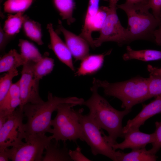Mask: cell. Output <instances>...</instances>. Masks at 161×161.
<instances>
[{"label": "cell", "mask_w": 161, "mask_h": 161, "mask_svg": "<svg viewBox=\"0 0 161 161\" xmlns=\"http://www.w3.org/2000/svg\"><path fill=\"white\" fill-rule=\"evenodd\" d=\"M20 91L18 80L13 83L6 96L0 103V109L9 113H13L20 103Z\"/></svg>", "instance_id": "cell-21"}, {"label": "cell", "mask_w": 161, "mask_h": 161, "mask_svg": "<svg viewBox=\"0 0 161 161\" xmlns=\"http://www.w3.org/2000/svg\"><path fill=\"white\" fill-rule=\"evenodd\" d=\"M34 63L28 61L23 66L21 76L18 80L21 101L19 107L21 109L27 103L36 104L44 102L39 94L40 80L35 77L33 72Z\"/></svg>", "instance_id": "cell-10"}, {"label": "cell", "mask_w": 161, "mask_h": 161, "mask_svg": "<svg viewBox=\"0 0 161 161\" xmlns=\"http://www.w3.org/2000/svg\"><path fill=\"white\" fill-rule=\"evenodd\" d=\"M153 36L156 43L158 45H161V25L159 26L158 29L154 30Z\"/></svg>", "instance_id": "cell-35"}, {"label": "cell", "mask_w": 161, "mask_h": 161, "mask_svg": "<svg viewBox=\"0 0 161 161\" xmlns=\"http://www.w3.org/2000/svg\"><path fill=\"white\" fill-rule=\"evenodd\" d=\"M47 54L42 56L41 58L34 63L33 69L35 77L40 80L52 71L54 66V60L48 57Z\"/></svg>", "instance_id": "cell-26"}, {"label": "cell", "mask_w": 161, "mask_h": 161, "mask_svg": "<svg viewBox=\"0 0 161 161\" xmlns=\"http://www.w3.org/2000/svg\"><path fill=\"white\" fill-rule=\"evenodd\" d=\"M84 101L83 98L75 97H58L49 92L47 101L36 104H26L22 108L24 116L27 118V122L24 124L26 138L31 135L50 133L52 129L51 125L52 114L56 111L60 104L69 103L81 105Z\"/></svg>", "instance_id": "cell-2"}, {"label": "cell", "mask_w": 161, "mask_h": 161, "mask_svg": "<svg viewBox=\"0 0 161 161\" xmlns=\"http://www.w3.org/2000/svg\"><path fill=\"white\" fill-rule=\"evenodd\" d=\"M147 79L148 99L161 95V75H150Z\"/></svg>", "instance_id": "cell-29"}, {"label": "cell", "mask_w": 161, "mask_h": 161, "mask_svg": "<svg viewBox=\"0 0 161 161\" xmlns=\"http://www.w3.org/2000/svg\"><path fill=\"white\" fill-rule=\"evenodd\" d=\"M99 0H89L84 25L80 36L84 39L93 49L95 48L91 34L95 17L98 11Z\"/></svg>", "instance_id": "cell-16"}, {"label": "cell", "mask_w": 161, "mask_h": 161, "mask_svg": "<svg viewBox=\"0 0 161 161\" xmlns=\"http://www.w3.org/2000/svg\"><path fill=\"white\" fill-rule=\"evenodd\" d=\"M9 158L5 149L0 150V161H7Z\"/></svg>", "instance_id": "cell-37"}, {"label": "cell", "mask_w": 161, "mask_h": 161, "mask_svg": "<svg viewBox=\"0 0 161 161\" xmlns=\"http://www.w3.org/2000/svg\"><path fill=\"white\" fill-rule=\"evenodd\" d=\"M123 58L125 61L132 59L145 62L157 60L161 59V51L151 49L134 50L127 46Z\"/></svg>", "instance_id": "cell-20"}, {"label": "cell", "mask_w": 161, "mask_h": 161, "mask_svg": "<svg viewBox=\"0 0 161 161\" xmlns=\"http://www.w3.org/2000/svg\"><path fill=\"white\" fill-rule=\"evenodd\" d=\"M54 4L62 19L66 20L69 25L75 21L72 16L75 6L74 0H53Z\"/></svg>", "instance_id": "cell-25"}, {"label": "cell", "mask_w": 161, "mask_h": 161, "mask_svg": "<svg viewBox=\"0 0 161 161\" xmlns=\"http://www.w3.org/2000/svg\"><path fill=\"white\" fill-rule=\"evenodd\" d=\"M69 154L72 161H91L82 153L81 149L79 146L78 147L74 150H69Z\"/></svg>", "instance_id": "cell-33"}, {"label": "cell", "mask_w": 161, "mask_h": 161, "mask_svg": "<svg viewBox=\"0 0 161 161\" xmlns=\"http://www.w3.org/2000/svg\"><path fill=\"white\" fill-rule=\"evenodd\" d=\"M10 36L4 31L3 28L0 27V49L1 52H3L6 47L11 39Z\"/></svg>", "instance_id": "cell-34"}, {"label": "cell", "mask_w": 161, "mask_h": 161, "mask_svg": "<svg viewBox=\"0 0 161 161\" xmlns=\"http://www.w3.org/2000/svg\"><path fill=\"white\" fill-rule=\"evenodd\" d=\"M125 2L132 4L138 3L148 4V0H126Z\"/></svg>", "instance_id": "cell-39"}, {"label": "cell", "mask_w": 161, "mask_h": 161, "mask_svg": "<svg viewBox=\"0 0 161 161\" xmlns=\"http://www.w3.org/2000/svg\"><path fill=\"white\" fill-rule=\"evenodd\" d=\"M93 82L102 88L106 96L116 97L122 102L121 108L131 110L134 105L148 100L147 78L137 76L128 80L114 83L94 78Z\"/></svg>", "instance_id": "cell-3"}, {"label": "cell", "mask_w": 161, "mask_h": 161, "mask_svg": "<svg viewBox=\"0 0 161 161\" xmlns=\"http://www.w3.org/2000/svg\"><path fill=\"white\" fill-rule=\"evenodd\" d=\"M156 129L154 132V140L151 144L152 148L149 150L152 154H156L161 148V121L155 123Z\"/></svg>", "instance_id": "cell-31"}, {"label": "cell", "mask_w": 161, "mask_h": 161, "mask_svg": "<svg viewBox=\"0 0 161 161\" xmlns=\"http://www.w3.org/2000/svg\"><path fill=\"white\" fill-rule=\"evenodd\" d=\"M53 139L52 135L29 136L24 139L25 143L5 150L9 159L13 161H41L44 151Z\"/></svg>", "instance_id": "cell-6"}, {"label": "cell", "mask_w": 161, "mask_h": 161, "mask_svg": "<svg viewBox=\"0 0 161 161\" xmlns=\"http://www.w3.org/2000/svg\"><path fill=\"white\" fill-rule=\"evenodd\" d=\"M160 19H161V12L160 13Z\"/></svg>", "instance_id": "cell-40"}, {"label": "cell", "mask_w": 161, "mask_h": 161, "mask_svg": "<svg viewBox=\"0 0 161 161\" xmlns=\"http://www.w3.org/2000/svg\"><path fill=\"white\" fill-rule=\"evenodd\" d=\"M118 1L109 0L108 14L100 31V35L94 40L95 48L100 46L105 42H114L120 46L130 42L128 30L122 25L117 14Z\"/></svg>", "instance_id": "cell-7"}, {"label": "cell", "mask_w": 161, "mask_h": 161, "mask_svg": "<svg viewBox=\"0 0 161 161\" xmlns=\"http://www.w3.org/2000/svg\"><path fill=\"white\" fill-rule=\"evenodd\" d=\"M26 16L22 13L14 15L9 14L3 28L4 31L11 36L18 33Z\"/></svg>", "instance_id": "cell-23"}, {"label": "cell", "mask_w": 161, "mask_h": 161, "mask_svg": "<svg viewBox=\"0 0 161 161\" xmlns=\"http://www.w3.org/2000/svg\"><path fill=\"white\" fill-rule=\"evenodd\" d=\"M111 52V50L102 54L88 55L81 60L75 75L84 76L96 73L102 67L105 56Z\"/></svg>", "instance_id": "cell-15"}, {"label": "cell", "mask_w": 161, "mask_h": 161, "mask_svg": "<svg viewBox=\"0 0 161 161\" xmlns=\"http://www.w3.org/2000/svg\"><path fill=\"white\" fill-rule=\"evenodd\" d=\"M53 139L46 147L42 161H72L66 141L63 142V145L61 147L59 142Z\"/></svg>", "instance_id": "cell-17"}, {"label": "cell", "mask_w": 161, "mask_h": 161, "mask_svg": "<svg viewBox=\"0 0 161 161\" xmlns=\"http://www.w3.org/2000/svg\"><path fill=\"white\" fill-rule=\"evenodd\" d=\"M18 75L17 69L7 72L0 78V103L4 100L12 84V80Z\"/></svg>", "instance_id": "cell-28"}, {"label": "cell", "mask_w": 161, "mask_h": 161, "mask_svg": "<svg viewBox=\"0 0 161 161\" xmlns=\"http://www.w3.org/2000/svg\"><path fill=\"white\" fill-rule=\"evenodd\" d=\"M117 7L126 13L128 19V31L130 42L136 40L150 39L161 20L157 19L149 11L148 4H129L125 2Z\"/></svg>", "instance_id": "cell-4"}, {"label": "cell", "mask_w": 161, "mask_h": 161, "mask_svg": "<svg viewBox=\"0 0 161 161\" xmlns=\"http://www.w3.org/2000/svg\"><path fill=\"white\" fill-rule=\"evenodd\" d=\"M47 28L50 36L49 48L54 52L58 58L71 70L75 71V69L72 60V55L67 46L54 31L52 24L49 23Z\"/></svg>", "instance_id": "cell-14"}, {"label": "cell", "mask_w": 161, "mask_h": 161, "mask_svg": "<svg viewBox=\"0 0 161 161\" xmlns=\"http://www.w3.org/2000/svg\"><path fill=\"white\" fill-rule=\"evenodd\" d=\"M76 105L69 103L60 104L57 109V114L52 120V126L50 133L57 141L67 140L76 142L78 139L84 141L83 131L80 120L84 109L74 110Z\"/></svg>", "instance_id": "cell-5"}, {"label": "cell", "mask_w": 161, "mask_h": 161, "mask_svg": "<svg viewBox=\"0 0 161 161\" xmlns=\"http://www.w3.org/2000/svg\"><path fill=\"white\" fill-rule=\"evenodd\" d=\"M32 1L33 0H7L4 4V10L10 14L24 13Z\"/></svg>", "instance_id": "cell-27"}, {"label": "cell", "mask_w": 161, "mask_h": 161, "mask_svg": "<svg viewBox=\"0 0 161 161\" xmlns=\"http://www.w3.org/2000/svg\"><path fill=\"white\" fill-rule=\"evenodd\" d=\"M160 113H161V95L155 97L148 104L143 105L140 112L134 118L129 120L126 126L123 127V134L132 129H139L147 120Z\"/></svg>", "instance_id": "cell-13"}, {"label": "cell", "mask_w": 161, "mask_h": 161, "mask_svg": "<svg viewBox=\"0 0 161 161\" xmlns=\"http://www.w3.org/2000/svg\"><path fill=\"white\" fill-rule=\"evenodd\" d=\"M147 69L150 75H161V67L158 68L148 65Z\"/></svg>", "instance_id": "cell-36"}, {"label": "cell", "mask_w": 161, "mask_h": 161, "mask_svg": "<svg viewBox=\"0 0 161 161\" xmlns=\"http://www.w3.org/2000/svg\"><path fill=\"white\" fill-rule=\"evenodd\" d=\"M9 116L3 113H0V129L1 128L3 125L7 120Z\"/></svg>", "instance_id": "cell-38"}, {"label": "cell", "mask_w": 161, "mask_h": 161, "mask_svg": "<svg viewBox=\"0 0 161 161\" xmlns=\"http://www.w3.org/2000/svg\"><path fill=\"white\" fill-rule=\"evenodd\" d=\"M116 161H155L157 157L146 149L145 147L132 149L128 153L116 151Z\"/></svg>", "instance_id": "cell-19"}, {"label": "cell", "mask_w": 161, "mask_h": 161, "mask_svg": "<svg viewBox=\"0 0 161 161\" xmlns=\"http://www.w3.org/2000/svg\"><path fill=\"white\" fill-rule=\"evenodd\" d=\"M22 26L24 32L28 38L38 45L44 44L41 25L39 23L30 19L27 16Z\"/></svg>", "instance_id": "cell-22"}, {"label": "cell", "mask_w": 161, "mask_h": 161, "mask_svg": "<svg viewBox=\"0 0 161 161\" xmlns=\"http://www.w3.org/2000/svg\"><path fill=\"white\" fill-rule=\"evenodd\" d=\"M18 46L20 48V54L27 61L35 63L42 57L43 56L36 47L27 40L19 39Z\"/></svg>", "instance_id": "cell-24"}, {"label": "cell", "mask_w": 161, "mask_h": 161, "mask_svg": "<svg viewBox=\"0 0 161 161\" xmlns=\"http://www.w3.org/2000/svg\"><path fill=\"white\" fill-rule=\"evenodd\" d=\"M108 9V7H99L94 21L93 31H100L107 16Z\"/></svg>", "instance_id": "cell-30"}, {"label": "cell", "mask_w": 161, "mask_h": 161, "mask_svg": "<svg viewBox=\"0 0 161 161\" xmlns=\"http://www.w3.org/2000/svg\"><path fill=\"white\" fill-rule=\"evenodd\" d=\"M148 5L152 10V14L157 19L161 20L160 15L161 12V0H148Z\"/></svg>", "instance_id": "cell-32"}, {"label": "cell", "mask_w": 161, "mask_h": 161, "mask_svg": "<svg viewBox=\"0 0 161 161\" xmlns=\"http://www.w3.org/2000/svg\"><path fill=\"white\" fill-rule=\"evenodd\" d=\"M24 116L22 109L19 107L10 114L5 123L0 129V150L17 146L23 143L26 138Z\"/></svg>", "instance_id": "cell-9"}, {"label": "cell", "mask_w": 161, "mask_h": 161, "mask_svg": "<svg viewBox=\"0 0 161 161\" xmlns=\"http://www.w3.org/2000/svg\"><path fill=\"white\" fill-rule=\"evenodd\" d=\"M98 88L92 82V86L90 88L92 95L88 99L84 100L83 105L89 109L88 114L93 123L100 129L108 132V136L103 133L106 141L109 144H115L117 143L118 138H124L122 120L131 110L120 111L116 109L99 94Z\"/></svg>", "instance_id": "cell-1"}, {"label": "cell", "mask_w": 161, "mask_h": 161, "mask_svg": "<svg viewBox=\"0 0 161 161\" xmlns=\"http://www.w3.org/2000/svg\"><path fill=\"white\" fill-rule=\"evenodd\" d=\"M58 28L63 33L66 44L76 61L82 60L89 55L90 45L87 41L66 29L60 20Z\"/></svg>", "instance_id": "cell-12"}, {"label": "cell", "mask_w": 161, "mask_h": 161, "mask_svg": "<svg viewBox=\"0 0 161 161\" xmlns=\"http://www.w3.org/2000/svg\"><path fill=\"white\" fill-rule=\"evenodd\" d=\"M27 61L20 53L15 49H11L0 57V73L9 72L17 69L23 66Z\"/></svg>", "instance_id": "cell-18"}, {"label": "cell", "mask_w": 161, "mask_h": 161, "mask_svg": "<svg viewBox=\"0 0 161 161\" xmlns=\"http://www.w3.org/2000/svg\"><path fill=\"white\" fill-rule=\"evenodd\" d=\"M80 123L81 126L84 141L91 148L95 156L101 154L116 161V151L106 141L100 129L92 120L88 115L80 116Z\"/></svg>", "instance_id": "cell-8"}, {"label": "cell", "mask_w": 161, "mask_h": 161, "mask_svg": "<svg viewBox=\"0 0 161 161\" xmlns=\"http://www.w3.org/2000/svg\"><path fill=\"white\" fill-rule=\"evenodd\" d=\"M123 136L124 140L122 142L110 144L114 150L126 148L132 150L145 147L148 144H152L154 140V133H144L140 131L139 129L129 130L124 134Z\"/></svg>", "instance_id": "cell-11"}]
</instances>
